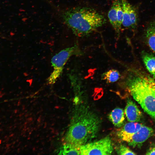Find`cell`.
Masks as SVG:
<instances>
[{"label": "cell", "instance_id": "cell-1", "mask_svg": "<svg viewBox=\"0 0 155 155\" xmlns=\"http://www.w3.org/2000/svg\"><path fill=\"white\" fill-rule=\"evenodd\" d=\"M63 23L76 36H88L106 22L105 17L94 9L87 7H76L61 11Z\"/></svg>", "mask_w": 155, "mask_h": 155}, {"label": "cell", "instance_id": "cell-2", "mask_svg": "<svg viewBox=\"0 0 155 155\" xmlns=\"http://www.w3.org/2000/svg\"><path fill=\"white\" fill-rule=\"evenodd\" d=\"M77 111L66 140L67 143L80 147L96 136L100 128L101 120L86 106L82 105Z\"/></svg>", "mask_w": 155, "mask_h": 155}, {"label": "cell", "instance_id": "cell-3", "mask_svg": "<svg viewBox=\"0 0 155 155\" xmlns=\"http://www.w3.org/2000/svg\"><path fill=\"white\" fill-rule=\"evenodd\" d=\"M126 84L133 98L145 112L155 119V98L149 90L144 77L129 78Z\"/></svg>", "mask_w": 155, "mask_h": 155}, {"label": "cell", "instance_id": "cell-4", "mask_svg": "<svg viewBox=\"0 0 155 155\" xmlns=\"http://www.w3.org/2000/svg\"><path fill=\"white\" fill-rule=\"evenodd\" d=\"M83 53L77 43L71 47L64 49L55 55L51 59L53 70L47 79L49 84H54L63 73L65 65L72 56H80Z\"/></svg>", "mask_w": 155, "mask_h": 155}, {"label": "cell", "instance_id": "cell-5", "mask_svg": "<svg viewBox=\"0 0 155 155\" xmlns=\"http://www.w3.org/2000/svg\"><path fill=\"white\" fill-rule=\"evenodd\" d=\"M113 150L111 140L106 137L80 146V155H110Z\"/></svg>", "mask_w": 155, "mask_h": 155}, {"label": "cell", "instance_id": "cell-6", "mask_svg": "<svg viewBox=\"0 0 155 155\" xmlns=\"http://www.w3.org/2000/svg\"><path fill=\"white\" fill-rule=\"evenodd\" d=\"M123 11L122 26L125 28H134L137 25V15L134 7L127 0H120Z\"/></svg>", "mask_w": 155, "mask_h": 155}, {"label": "cell", "instance_id": "cell-7", "mask_svg": "<svg viewBox=\"0 0 155 155\" xmlns=\"http://www.w3.org/2000/svg\"><path fill=\"white\" fill-rule=\"evenodd\" d=\"M153 129L151 128L143 125L140 129L134 133L127 143L133 147L139 146L153 134Z\"/></svg>", "mask_w": 155, "mask_h": 155}, {"label": "cell", "instance_id": "cell-8", "mask_svg": "<svg viewBox=\"0 0 155 155\" xmlns=\"http://www.w3.org/2000/svg\"><path fill=\"white\" fill-rule=\"evenodd\" d=\"M137 122H130L125 124L117 132L118 136L127 142L131 136L143 125Z\"/></svg>", "mask_w": 155, "mask_h": 155}, {"label": "cell", "instance_id": "cell-9", "mask_svg": "<svg viewBox=\"0 0 155 155\" xmlns=\"http://www.w3.org/2000/svg\"><path fill=\"white\" fill-rule=\"evenodd\" d=\"M127 120L129 122H138L142 117V113L136 104L130 99L127 101L125 110Z\"/></svg>", "mask_w": 155, "mask_h": 155}, {"label": "cell", "instance_id": "cell-10", "mask_svg": "<svg viewBox=\"0 0 155 155\" xmlns=\"http://www.w3.org/2000/svg\"><path fill=\"white\" fill-rule=\"evenodd\" d=\"M108 118L115 126L120 127L122 126L124 121V112L121 108H116L109 114Z\"/></svg>", "mask_w": 155, "mask_h": 155}, {"label": "cell", "instance_id": "cell-11", "mask_svg": "<svg viewBox=\"0 0 155 155\" xmlns=\"http://www.w3.org/2000/svg\"><path fill=\"white\" fill-rule=\"evenodd\" d=\"M112 1L111 6L108 12V17L110 22L118 36L120 32L118 26L116 0H113Z\"/></svg>", "mask_w": 155, "mask_h": 155}, {"label": "cell", "instance_id": "cell-12", "mask_svg": "<svg viewBox=\"0 0 155 155\" xmlns=\"http://www.w3.org/2000/svg\"><path fill=\"white\" fill-rule=\"evenodd\" d=\"M146 36L149 46L155 52V20L151 22L147 27Z\"/></svg>", "mask_w": 155, "mask_h": 155}, {"label": "cell", "instance_id": "cell-13", "mask_svg": "<svg viewBox=\"0 0 155 155\" xmlns=\"http://www.w3.org/2000/svg\"><path fill=\"white\" fill-rule=\"evenodd\" d=\"M121 77L119 72L115 69H112L103 73L101 79L107 83H112L117 81Z\"/></svg>", "mask_w": 155, "mask_h": 155}, {"label": "cell", "instance_id": "cell-14", "mask_svg": "<svg viewBox=\"0 0 155 155\" xmlns=\"http://www.w3.org/2000/svg\"><path fill=\"white\" fill-rule=\"evenodd\" d=\"M142 59L147 69L155 77V57L152 54L145 53L142 56Z\"/></svg>", "mask_w": 155, "mask_h": 155}, {"label": "cell", "instance_id": "cell-15", "mask_svg": "<svg viewBox=\"0 0 155 155\" xmlns=\"http://www.w3.org/2000/svg\"><path fill=\"white\" fill-rule=\"evenodd\" d=\"M80 147L71 144L67 143L61 148L59 154H80Z\"/></svg>", "mask_w": 155, "mask_h": 155}, {"label": "cell", "instance_id": "cell-16", "mask_svg": "<svg viewBox=\"0 0 155 155\" xmlns=\"http://www.w3.org/2000/svg\"><path fill=\"white\" fill-rule=\"evenodd\" d=\"M117 152L119 155H135L134 152L128 147L123 145H121L117 148Z\"/></svg>", "mask_w": 155, "mask_h": 155}, {"label": "cell", "instance_id": "cell-17", "mask_svg": "<svg viewBox=\"0 0 155 155\" xmlns=\"http://www.w3.org/2000/svg\"><path fill=\"white\" fill-rule=\"evenodd\" d=\"M144 77L149 90L155 98V80L150 77Z\"/></svg>", "mask_w": 155, "mask_h": 155}, {"label": "cell", "instance_id": "cell-18", "mask_svg": "<svg viewBox=\"0 0 155 155\" xmlns=\"http://www.w3.org/2000/svg\"><path fill=\"white\" fill-rule=\"evenodd\" d=\"M146 155L155 154V146L150 148L147 151L146 154Z\"/></svg>", "mask_w": 155, "mask_h": 155}]
</instances>
